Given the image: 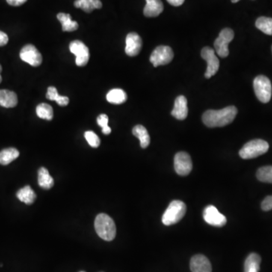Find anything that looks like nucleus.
<instances>
[{
  "label": "nucleus",
  "instance_id": "obj_19",
  "mask_svg": "<svg viewBox=\"0 0 272 272\" xmlns=\"http://www.w3.org/2000/svg\"><path fill=\"white\" fill-rule=\"evenodd\" d=\"M38 184L39 187L45 190L51 188L54 185V179L46 168L41 167L38 171Z\"/></svg>",
  "mask_w": 272,
  "mask_h": 272
},
{
  "label": "nucleus",
  "instance_id": "obj_39",
  "mask_svg": "<svg viewBox=\"0 0 272 272\" xmlns=\"http://www.w3.org/2000/svg\"><path fill=\"white\" fill-rule=\"evenodd\" d=\"M240 1V0H231V2H232L233 3H237V2Z\"/></svg>",
  "mask_w": 272,
  "mask_h": 272
},
{
  "label": "nucleus",
  "instance_id": "obj_3",
  "mask_svg": "<svg viewBox=\"0 0 272 272\" xmlns=\"http://www.w3.org/2000/svg\"><path fill=\"white\" fill-rule=\"evenodd\" d=\"M186 205L181 200H173L170 202L162 217V222L165 225H174L182 219L186 213Z\"/></svg>",
  "mask_w": 272,
  "mask_h": 272
},
{
  "label": "nucleus",
  "instance_id": "obj_22",
  "mask_svg": "<svg viewBox=\"0 0 272 272\" xmlns=\"http://www.w3.org/2000/svg\"><path fill=\"white\" fill-rule=\"evenodd\" d=\"M57 18L61 23L63 31L72 32L78 29V23L77 21H72L69 14L59 13L57 14Z\"/></svg>",
  "mask_w": 272,
  "mask_h": 272
},
{
  "label": "nucleus",
  "instance_id": "obj_5",
  "mask_svg": "<svg viewBox=\"0 0 272 272\" xmlns=\"http://www.w3.org/2000/svg\"><path fill=\"white\" fill-rule=\"evenodd\" d=\"M254 92L261 102L267 103L271 98L272 87L270 80L265 76L255 77L253 81Z\"/></svg>",
  "mask_w": 272,
  "mask_h": 272
},
{
  "label": "nucleus",
  "instance_id": "obj_13",
  "mask_svg": "<svg viewBox=\"0 0 272 272\" xmlns=\"http://www.w3.org/2000/svg\"><path fill=\"white\" fill-rule=\"evenodd\" d=\"M125 51L127 55L134 57L140 52L142 47V39L138 33H128L125 38Z\"/></svg>",
  "mask_w": 272,
  "mask_h": 272
},
{
  "label": "nucleus",
  "instance_id": "obj_20",
  "mask_svg": "<svg viewBox=\"0 0 272 272\" xmlns=\"http://www.w3.org/2000/svg\"><path fill=\"white\" fill-rule=\"evenodd\" d=\"M76 8L81 9L87 13H91L94 9H99L102 7V3L100 0H76L74 2Z\"/></svg>",
  "mask_w": 272,
  "mask_h": 272
},
{
  "label": "nucleus",
  "instance_id": "obj_1",
  "mask_svg": "<svg viewBox=\"0 0 272 272\" xmlns=\"http://www.w3.org/2000/svg\"><path fill=\"white\" fill-rule=\"evenodd\" d=\"M237 113V109L234 106H228L218 110H209L202 114V122L210 128L223 127L231 123Z\"/></svg>",
  "mask_w": 272,
  "mask_h": 272
},
{
  "label": "nucleus",
  "instance_id": "obj_4",
  "mask_svg": "<svg viewBox=\"0 0 272 272\" xmlns=\"http://www.w3.org/2000/svg\"><path fill=\"white\" fill-rule=\"evenodd\" d=\"M269 145L265 141L255 139L245 144L239 151V155L242 159L249 160L265 154L268 151Z\"/></svg>",
  "mask_w": 272,
  "mask_h": 272
},
{
  "label": "nucleus",
  "instance_id": "obj_26",
  "mask_svg": "<svg viewBox=\"0 0 272 272\" xmlns=\"http://www.w3.org/2000/svg\"><path fill=\"white\" fill-rule=\"evenodd\" d=\"M255 27L267 35H272V18L260 17L255 21Z\"/></svg>",
  "mask_w": 272,
  "mask_h": 272
},
{
  "label": "nucleus",
  "instance_id": "obj_28",
  "mask_svg": "<svg viewBox=\"0 0 272 272\" xmlns=\"http://www.w3.org/2000/svg\"><path fill=\"white\" fill-rule=\"evenodd\" d=\"M256 177L262 182L272 183V166L259 168L257 171Z\"/></svg>",
  "mask_w": 272,
  "mask_h": 272
},
{
  "label": "nucleus",
  "instance_id": "obj_17",
  "mask_svg": "<svg viewBox=\"0 0 272 272\" xmlns=\"http://www.w3.org/2000/svg\"><path fill=\"white\" fill-rule=\"evenodd\" d=\"M18 104V96L15 92L7 89L0 90V106L11 108Z\"/></svg>",
  "mask_w": 272,
  "mask_h": 272
},
{
  "label": "nucleus",
  "instance_id": "obj_29",
  "mask_svg": "<svg viewBox=\"0 0 272 272\" xmlns=\"http://www.w3.org/2000/svg\"><path fill=\"white\" fill-rule=\"evenodd\" d=\"M84 136L86 138V140L87 141L88 143L92 148H96L99 147L100 143H101L99 137L94 131H86Z\"/></svg>",
  "mask_w": 272,
  "mask_h": 272
},
{
  "label": "nucleus",
  "instance_id": "obj_10",
  "mask_svg": "<svg viewBox=\"0 0 272 272\" xmlns=\"http://www.w3.org/2000/svg\"><path fill=\"white\" fill-rule=\"evenodd\" d=\"M174 167L175 172L179 175H187L192 170L191 158L187 153L178 152L174 157Z\"/></svg>",
  "mask_w": 272,
  "mask_h": 272
},
{
  "label": "nucleus",
  "instance_id": "obj_9",
  "mask_svg": "<svg viewBox=\"0 0 272 272\" xmlns=\"http://www.w3.org/2000/svg\"><path fill=\"white\" fill-rule=\"evenodd\" d=\"M70 51L76 56V64L84 66L89 60V50L82 41L74 40L70 44Z\"/></svg>",
  "mask_w": 272,
  "mask_h": 272
},
{
  "label": "nucleus",
  "instance_id": "obj_24",
  "mask_svg": "<svg viewBox=\"0 0 272 272\" xmlns=\"http://www.w3.org/2000/svg\"><path fill=\"white\" fill-rule=\"evenodd\" d=\"M106 98L110 104H120L125 102L127 100V95L125 91L122 89H113L107 94Z\"/></svg>",
  "mask_w": 272,
  "mask_h": 272
},
{
  "label": "nucleus",
  "instance_id": "obj_36",
  "mask_svg": "<svg viewBox=\"0 0 272 272\" xmlns=\"http://www.w3.org/2000/svg\"><path fill=\"white\" fill-rule=\"evenodd\" d=\"M169 4L173 6H180L184 3V0H166Z\"/></svg>",
  "mask_w": 272,
  "mask_h": 272
},
{
  "label": "nucleus",
  "instance_id": "obj_41",
  "mask_svg": "<svg viewBox=\"0 0 272 272\" xmlns=\"http://www.w3.org/2000/svg\"><path fill=\"white\" fill-rule=\"evenodd\" d=\"M271 51H272V46H271Z\"/></svg>",
  "mask_w": 272,
  "mask_h": 272
},
{
  "label": "nucleus",
  "instance_id": "obj_2",
  "mask_svg": "<svg viewBox=\"0 0 272 272\" xmlns=\"http://www.w3.org/2000/svg\"><path fill=\"white\" fill-rule=\"evenodd\" d=\"M95 228L98 235L106 241H111L116 237V225L108 215L98 214L95 218Z\"/></svg>",
  "mask_w": 272,
  "mask_h": 272
},
{
  "label": "nucleus",
  "instance_id": "obj_12",
  "mask_svg": "<svg viewBox=\"0 0 272 272\" xmlns=\"http://www.w3.org/2000/svg\"><path fill=\"white\" fill-rule=\"evenodd\" d=\"M202 216L204 221L212 226L223 227L226 225V217L224 215L221 214L214 206L210 205L206 207Z\"/></svg>",
  "mask_w": 272,
  "mask_h": 272
},
{
  "label": "nucleus",
  "instance_id": "obj_7",
  "mask_svg": "<svg viewBox=\"0 0 272 272\" xmlns=\"http://www.w3.org/2000/svg\"><path fill=\"white\" fill-rule=\"evenodd\" d=\"M173 57V51L170 47L160 45L151 53L150 61L153 63L154 66L157 67L160 65H166L170 63Z\"/></svg>",
  "mask_w": 272,
  "mask_h": 272
},
{
  "label": "nucleus",
  "instance_id": "obj_27",
  "mask_svg": "<svg viewBox=\"0 0 272 272\" xmlns=\"http://www.w3.org/2000/svg\"><path fill=\"white\" fill-rule=\"evenodd\" d=\"M36 114L41 119L51 120L53 118L52 107L49 104L42 103L36 107Z\"/></svg>",
  "mask_w": 272,
  "mask_h": 272
},
{
  "label": "nucleus",
  "instance_id": "obj_6",
  "mask_svg": "<svg viewBox=\"0 0 272 272\" xmlns=\"http://www.w3.org/2000/svg\"><path fill=\"white\" fill-rule=\"evenodd\" d=\"M234 37V33L231 29L225 28L220 32L214 42V48L218 55L226 57L229 54L228 44Z\"/></svg>",
  "mask_w": 272,
  "mask_h": 272
},
{
  "label": "nucleus",
  "instance_id": "obj_40",
  "mask_svg": "<svg viewBox=\"0 0 272 272\" xmlns=\"http://www.w3.org/2000/svg\"><path fill=\"white\" fill-rule=\"evenodd\" d=\"M80 272H85V271H80Z\"/></svg>",
  "mask_w": 272,
  "mask_h": 272
},
{
  "label": "nucleus",
  "instance_id": "obj_21",
  "mask_svg": "<svg viewBox=\"0 0 272 272\" xmlns=\"http://www.w3.org/2000/svg\"><path fill=\"white\" fill-rule=\"evenodd\" d=\"M132 134L140 141L141 147L142 148H148L151 142L148 130L142 125H137L132 128Z\"/></svg>",
  "mask_w": 272,
  "mask_h": 272
},
{
  "label": "nucleus",
  "instance_id": "obj_35",
  "mask_svg": "<svg viewBox=\"0 0 272 272\" xmlns=\"http://www.w3.org/2000/svg\"><path fill=\"white\" fill-rule=\"evenodd\" d=\"M8 4L12 6H20L25 3L27 0H6Z\"/></svg>",
  "mask_w": 272,
  "mask_h": 272
},
{
  "label": "nucleus",
  "instance_id": "obj_15",
  "mask_svg": "<svg viewBox=\"0 0 272 272\" xmlns=\"http://www.w3.org/2000/svg\"><path fill=\"white\" fill-rule=\"evenodd\" d=\"M187 113H188V108H187V98L184 95H179L175 99L171 114L175 119L183 120L187 117Z\"/></svg>",
  "mask_w": 272,
  "mask_h": 272
},
{
  "label": "nucleus",
  "instance_id": "obj_38",
  "mask_svg": "<svg viewBox=\"0 0 272 272\" xmlns=\"http://www.w3.org/2000/svg\"><path fill=\"white\" fill-rule=\"evenodd\" d=\"M2 72V66H1V64H0V73ZM2 82V77H1V74H0V83H1Z\"/></svg>",
  "mask_w": 272,
  "mask_h": 272
},
{
  "label": "nucleus",
  "instance_id": "obj_16",
  "mask_svg": "<svg viewBox=\"0 0 272 272\" xmlns=\"http://www.w3.org/2000/svg\"><path fill=\"white\" fill-rule=\"evenodd\" d=\"M144 15L148 18L157 17L163 12V4L161 0H146Z\"/></svg>",
  "mask_w": 272,
  "mask_h": 272
},
{
  "label": "nucleus",
  "instance_id": "obj_25",
  "mask_svg": "<svg viewBox=\"0 0 272 272\" xmlns=\"http://www.w3.org/2000/svg\"><path fill=\"white\" fill-rule=\"evenodd\" d=\"M19 151L14 148H6L0 151V164L6 166L19 157Z\"/></svg>",
  "mask_w": 272,
  "mask_h": 272
},
{
  "label": "nucleus",
  "instance_id": "obj_14",
  "mask_svg": "<svg viewBox=\"0 0 272 272\" xmlns=\"http://www.w3.org/2000/svg\"><path fill=\"white\" fill-rule=\"evenodd\" d=\"M190 267L192 272H212V265L210 260L205 255L201 254L192 257Z\"/></svg>",
  "mask_w": 272,
  "mask_h": 272
},
{
  "label": "nucleus",
  "instance_id": "obj_34",
  "mask_svg": "<svg viewBox=\"0 0 272 272\" xmlns=\"http://www.w3.org/2000/svg\"><path fill=\"white\" fill-rule=\"evenodd\" d=\"M9 42V37L4 32L0 31V46H4Z\"/></svg>",
  "mask_w": 272,
  "mask_h": 272
},
{
  "label": "nucleus",
  "instance_id": "obj_11",
  "mask_svg": "<svg viewBox=\"0 0 272 272\" xmlns=\"http://www.w3.org/2000/svg\"><path fill=\"white\" fill-rule=\"evenodd\" d=\"M20 57L23 61L33 66H38L42 63V57L37 48L31 44L23 47L20 52Z\"/></svg>",
  "mask_w": 272,
  "mask_h": 272
},
{
  "label": "nucleus",
  "instance_id": "obj_31",
  "mask_svg": "<svg viewBox=\"0 0 272 272\" xmlns=\"http://www.w3.org/2000/svg\"><path fill=\"white\" fill-rule=\"evenodd\" d=\"M261 210L264 211H269L272 210V196H267L264 198V200L261 202Z\"/></svg>",
  "mask_w": 272,
  "mask_h": 272
},
{
  "label": "nucleus",
  "instance_id": "obj_33",
  "mask_svg": "<svg viewBox=\"0 0 272 272\" xmlns=\"http://www.w3.org/2000/svg\"><path fill=\"white\" fill-rule=\"evenodd\" d=\"M55 101L57 103V104L63 107V106H66L69 104V98L66 96H62V95H58L56 98Z\"/></svg>",
  "mask_w": 272,
  "mask_h": 272
},
{
  "label": "nucleus",
  "instance_id": "obj_32",
  "mask_svg": "<svg viewBox=\"0 0 272 272\" xmlns=\"http://www.w3.org/2000/svg\"><path fill=\"white\" fill-rule=\"evenodd\" d=\"M108 116L106 114H101L98 116L97 118V122H98V125L101 127V128H104V127L107 126L108 125Z\"/></svg>",
  "mask_w": 272,
  "mask_h": 272
},
{
  "label": "nucleus",
  "instance_id": "obj_37",
  "mask_svg": "<svg viewBox=\"0 0 272 272\" xmlns=\"http://www.w3.org/2000/svg\"><path fill=\"white\" fill-rule=\"evenodd\" d=\"M102 132L104 133V134H110V132H111V128H110L108 125H107V126L102 128Z\"/></svg>",
  "mask_w": 272,
  "mask_h": 272
},
{
  "label": "nucleus",
  "instance_id": "obj_8",
  "mask_svg": "<svg viewBox=\"0 0 272 272\" xmlns=\"http://www.w3.org/2000/svg\"><path fill=\"white\" fill-rule=\"evenodd\" d=\"M201 57L207 62L205 77L207 79L211 78L219 69V60L215 54L214 49L209 46L204 47L201 51Z\"/></svg>",
  "mask_w": 272,
  "mask_h": 272
},
{
  "label": "nucleus",
  "instance_id": "obj_18",
  "mask_svg": "<svg viewBox=\"0 0 272 272\" xmlns=\"http://www.w3.org/2000/svg\"><path fill=\"white\" fill-rule=\"evenodd\" d=\"M16 196L20 201L24 202L27 205L33 203L36 198V193L30 185L24 186V187L20 189L17 192Z\"/></svg>",
  "mask_w": 272,
  "mask_h": 272
},
{
  "label": "nucleus",
  "instance_id": "obj_23",
  "mask_svg": "<svg viewBox=\"0 0 272 272\" xmlns=\"http://www.w3.org/2000/svg\"><path fill=\"white\" fill-rule=\"evenodd\" d=\"M261 264V257L257 253H251L245 261L244 272H258Z\"/></svg>",
  "mask_w": 272,
  "mask_h": 272
},
{
  "label": "nucleus",
  "instance_id": "obj_30",
  "mask_svg": "<svg viewBox=\"0 0 272 272\" xmlns=\"http://www.w3.org/2000/svg\"><path fill=\"white\" fill-rule=\"evenodd\" d=\"M57 95H58V93H57V90L55 87L50 86L48 88L46 93L47 99L50 100V101H55Z\"/></svg>",
  "mask_w": 272,
  "mask_h": 272
}]
</instances>
